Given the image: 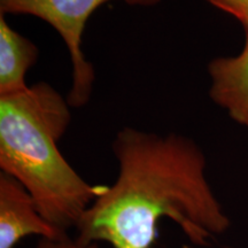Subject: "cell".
<instances>
[{"instance_id":"cell-1","label":"cell","mask_w":248,"mask_h":248,"mask_svg":"<svg viewBox=\"0 0 248 248\" xmlns=\"http://www.w3.org/2000/svg\"><path fill=\"white\" fill-rule=\"evenodd\" d=\"M113 151L119 176L79 219V243L151 248L162 218L176 223L199 247L228 230L230 218L207 181L202 151L191 139L125 128Z\"/></svg>"},{"instance_id":"cell-2","label":"cell","mask_w":248,"mask_h":248,"mask_svg":"<svg viewBox=\"0 0 248 248\" xmlns=\"http://www.w3.org/2000/svg\"><path fill=\"white\" fill-rule=\"evenodd\" d=\"M68 101L38 83L0 97V168L32 197L60 230L76 228L106 186L83 179L58 148L70 123Z\"/></svg>"},{"instance_id":"cell-3","label":"cell","mask_w":248,"mask_h":248,"mask_svg":"<svg viewBox=\"0 0 248 248\" xmlns=\"http://www.w3.org/2000/svg\"><path fill=\"white\" fill-rule=\"evenodd\" d=\"M68 234L48 222L32 197L11 176L0 173V248H14L24 238L57 239Z\"/></svg>"},{"instance_id":"cell-4","label":"cell","mask_w":248,"mask_h":248,"mask_svg":"<svg viewBox=\"0 0 248 248\" xmlns=\"http://www.w3.org/2000/svg\"><path fill=\"white\" fill-rule=\"evenodd\" d=\"M210 97L232 120L248 129V31L239 54L210 62Z\"/></svg>"},{"instance_id":"cell-5","label":"cell","mask_w":248,"mask_h":248,"mask_svg":"<svg viewBox=\"0 0 248 248\" xmlns=\"http://www.w3.org/2000/svg\"><path fill=\"white\" fill-rule=\"evenodd\" d=\"M32 42L12 29L0 15V97L24 91L26 74L37 60Z\"/></svg>"},{"instance_id":"cell-6","label":"cell","mask_w":248,"mask_h":248,"mask_svg":"<svg viewBox=\"0 0 248 248\" xmlns=\"http://www.w3.org/2000/svg\"><path fill=\"white\" fill-rule=\"evenodd\" d=\"M215 7L237 18L248 31V0H207Z\"/></svg>"},{"instance_id":"cell-7","label":"cell","mask_w":248,"mask_h":248,"mask_svg":"<svg viewBox=\"0 0 248 248\" xmlns=\"http://www.w3.org/2000/svg\"><path fill=\"white\" fill-rule=\"evenodd\" d=\"M37 248H99L97 243L82 244L76 238H70L68 234L57 239H39Z\"/></svg>"}]
</instances>
